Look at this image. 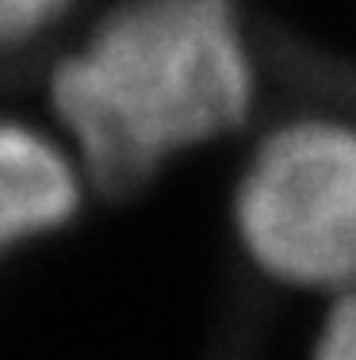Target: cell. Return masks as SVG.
Listing matches in <instances>:
<instances>
[{
	"mask_svg": "<svg viewBox=\"0 0 356 360\" xmlns=\"http://www.w3.org/2000/svg\"><path fill=\"white\" fill-rule=\"evenodd\" d=\"M257 70L237 0H123L50 73L81 173L134 195L173 153L237 131Z\"/></svg>",
	"mask_w": 356,
	"mask_h": 360,
	"instance_id": "cell-1",
	"label": "cell"
},
{
	"mask_svg": "<svg viewBox=\"0 0 356 360\" xmlns=\"http://www.w3.org/2000/svg\"><path fill=\"white\" fill-rule=\"evenodd\" d=\"M0 253H8V250H4V245H0Z\"/></svg>",
	"mask_w": 356,
	"mask_h": 360,
	"instance_id": "cell-5",
	"label": "cell"
},
{
	"mask_svg": "<svg viewBox=\"0 0 356 360\" xmlns=\"http://www.w3.org/2000/svg\"><path fill=\"white\" fill-rule=\"evenodd\" d=\"M73 0H0V50L23 46L54 27Z\"/></svg>",
	"mask_w": 356,
	"mask_h": 360,
	"instance_id": "cell-3",
	"label": "cell"
},
{
	"mask_svg": "<svg viewBox=\"0 0 356 360\" xmlns=\"http://www.w3.org/2000/svg\"><path fill=\"white\" fill-rule=\"evenodd\" d=\"M234 230L265 276L287 288L356 280V127L291 119L253 150L234 192Z\"/></svg>",
	"mask_w": 356,
	"mask_h": 360,
	"instance_id": "cell-2",
	"label": "cell"
},
{
	"mask_svg": "<svg viewBox=\"0 0 356 360\" xmlns=\"http://www.w3.org/2000/svg\"><path fill=\"white\" fill-rule=\"evenodd\" d=\"M315 360H356V280L337 291L326 322H322Z\"/></svg>",
	"mask_w": 356,
	"mask_h": 360,
	"instance_id": "cell-4",
	"label": "cell"
}]
</instances>
